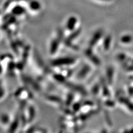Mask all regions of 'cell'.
I'll use <instances>...</instances> for the list:
<instances>
[{"label":"cell","mask_w":133,"mask_h":133,"mask_svg":"<svg viewBox=\"0 0 133 133\" xmlns=\"http://www.w3.org/2000/svg\"><path fill=\"white\" fill-rule=\"evenodd\" d=\"M102 35V32L100 31L97 32L95 33L90 42V44L91 46H94V45H95V44L97 43V42L101 39Z\"/></svg>","instance_id":"1"},{"label":"cell","mask_w":133,"mask_h":133,"mask_svg":"<svg viewBox=\"0 0 133 133\" xmlns=\"http://www.w3.org/2000/svg\"><path fill=\"white\" fill-rule=\"evenodd\" d=\"M74 62V59H72V58H63L56 61L57 64L59 65H68L71 64Z\"/></svg>","instance_id":"2"},{"label":"cell","mask_w":133,"mask_h":133,"mask_svg":"<svg viewBox=\"0 0 133 133\" xmlns=\"http://www.w3.org/2000/svg\"><path fill=\"white\" fill-rule=\"evenodd\" d=\"M76 24V19L74 18H70L67 24V28L69 30H73L74 28L75 24Z\"/></svg>","instance_id":"3"},{"label":"cell","mask_w":133,"mask_h":133,"mask_svg":"<svg viewBox=\"0 0 133 133\" xmlns=\"http://www.w3.org/2000/svg\"><path fill=\"white\" fill-rule=\"evenodd\" d=\"M132 37L130 35H124L121 38V41L124 43H130L132 41Z\"/></svg>","instance_id":"4"},{"label":"cell","mask_w":133,"mask_h":133,"mask_svg":"<svg viewBox=\"0 0 133 133\" xmlns=\"http://www.w3.org/2000/svg\"><path fill=\"white\" fill-rule=\"evenodd\" d=\"M111 42V38L109 36L106 37L104 42V47L105 50H108L110 47V43Z\"/></svg>","instance_id":"5"},{"label":"cell","mask_w":133,"mask_h":133,"mask_svg":"<svg viewBox=\"0 0 133 133\" xmlns=\"http://www.w3.org/2000/svg\"><path fill=\"white\" fill-rule=\"evenodd\" d=\"M82 72H81V73H79V77H84L85 76V75L89 71V68L88 66H86V67L84 68L82 70Z\"/></svg>","instance_id":"6"},{"label":"cell","mask_w":133,"mask_h":133,"mask_svg":"<svg viewBox=\"0 0 133 133\" xmlns=\"http://www.w3.org/2000/svg\"><path fill=\"white\" fill-rule=\"evenodd\" d=\"M130 132H133V128L131 130H130Z\"/></svg>","instance_id":"7"}]
</instances>
